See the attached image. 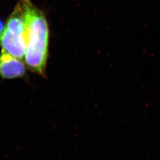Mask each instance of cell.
I'll return each instance as SVG.
<instances>
[{
  "instance_id": "obj_1",
  "label": "cell",
  "mask_w": 160,
  "mask_h": 160,
  "mask_svg": "<svg viewBox=\"0 0 160 160\" xmlns=\"http://www.w3.org/2000/svg\"><path fill=\"white\" fill-rule=\"evenodd\" d=\"M26 26L25 62L32 72L43 76L48 56L49 27L46 16L32 0H18Z\"/></svg>"
},
{
  "instance_id": "obj_3",
  "label": "cell",
  "mask_w": 160,
  "mask_h": 160,
  "mask_svg": "<svg viewBox=\"0 0 160 160\" xmlns=\"http://www.w3.org/2000/svg\"><path fill=\"white\" fill-rule=\"evenodd\" d=\"M26 72V65L16 58L8 53H0V77L9 79L23 76Z\"/></svg>"
},
{
  "instance_id": "obj_2",
  "label": "cell",
  "mask_w": 160,
  "mask_h": 160,
  "mask_svg": "<svg viewBox=\"0 0 160 160\" xmlns=\"http://www.w3.org/2000/svg\"><path fill=\"white\" fill-rule=\"evenodd\" d=\"M0 46L2 52L20 60L24 59L26 49V26L23 10L18 1L5 25L0 36Z\"/></svg>"
},
{
  "instance_id": "obj_4",
  "label": "cell",
  "mask_w": 160,
  "mask_h": 160,
  "mask_svg": "<svg viewBox=\"0 0 160 160\" xmlns=\"http://www.w3.org/2000/svg\"><path fill=\"white\" fill-rule=\"evenodd\" d=\"M4 28H5L4 24H3V23L2 20L0 19V36H2V34L3 30H4Z\"/></svg>"
}]
</instances>
